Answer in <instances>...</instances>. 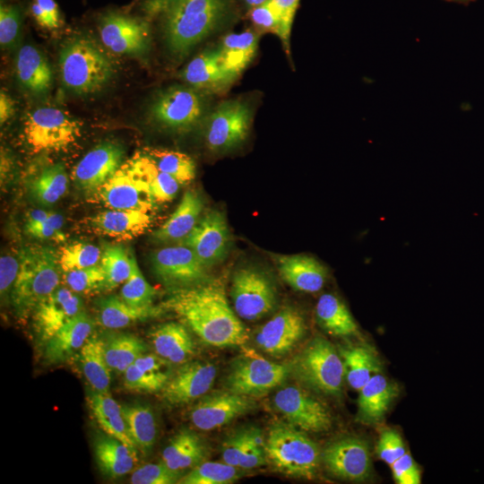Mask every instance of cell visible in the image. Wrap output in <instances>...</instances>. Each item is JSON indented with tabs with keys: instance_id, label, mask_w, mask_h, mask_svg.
Returning <instances> with one entry per match:
<instances>
[{
	"instance_id": "obj_1",
	"label": "cell",
	"mask_w": 484,
	"mask_h": 484,
	"mask_svg": "<svg viewBox=\"0 0 484 484\" xmlns=\"http://www.w3.org/2000/svg\"><path fill=\"white\" fill-rule=\"evenodd\" d=\"M160 306L175 313L208 345L237 347L247 340L246 327L230 307L220 280L171 290Z\"/></svg>"
},
{
	"instance_id": "obj_2",
	"label": "cell",
	"mask_w": 484,
	"mask_h": 484,
	"mask_svg": "<svg viewBox=\"0 0 484 484\" xmlns=\"http://www.w3.org/2000/svg\"><path fill=\"white\" fill-rule=\"evenodd\" d=\"M144 9L160 17L167 47L184 57L229 20L233 0H147Z\"/></svg>"
},
{
	"instance_id": "obj_3",
	"label": "cell",
	"mask_w": 484,
	"mask_h": 484,
	"mask_svg": "<svg viewBox=\"0 0 484 484\" xmlns=\"http://www.w3.org/2000/svg\"><path fill=\"white\" fill-rule=\"evenodd\" d=\"M19 261L11 299L16 313L24 316L60 286L61 269L58 252L49 246L24 247Z\"/></svg>"
},
{
	"instance_id": "obj_4",
	"label": "cell",
	"mask_w": 484,
	"mask_h": 484,
	"mask_svg": "<svg viewBox=\"0 0 484 484\" xmlns=\"http://www.w3.org/2000/svg\"><path fill=\"white\" fill-rule=\"evenodd\" d=\"M58 65L63 84L76 94L99 91L115 73L109 56L95 42L83 37L74 38L63 46Z\"/></svg>"
},
{
	"instance_id": "obj_5",
	"label": "cell",
	"mask_w": 484,
	"mask_h": 484,
	"mask_svg": "<svg viewBox=\"0 0 484 484\" xmlns=\"http://www.w3.org/2000/svg\"><path fill=\"white\" fill-rule=\"evenodd\" d=\"M265 452L276 471L296 479H314L322 459L317 445L288 422L279 421L270 427Z\"/></svg>"
},
{
	"instance_id": "obj_6",
	"label": "cell",
	"mask_w": 484,
	"mask_h": 484,
	"mask_svg": "<svg viewBox=\"0 0 484 484\" xmlns=\"http://www.w3.org/2000/svg\"><path fill=\"white\" fill-rule=\"evenodd\" d=\"M290 374L303 385L325 395L337 396L342 390L345 369L333 344L315 336L290 364Z\"/></svg>"
},
{
	"instance_id": "obj_7",
	"label": "cell",
	"mask_w": 484,
	"mask_h": 484,
	"mask_svg": "<svg viewBox=\"0 0 484 484\" xmlns=\"http://www.w3.org/2000/svg\"><path fill=\"white\" fill-rule=\"evenodd\" d=\"M23 134L34 151H56L75 143L81 124L59 108H38L26 117Z\"/></svg>"
},
{
	"instance_id": "obj_8",
	"label": "cell",
	"mask_w": 484,
	"mask_h": 484,
	"mask_svg": "<svg viewBox=\"0 0 484 484\" xmlns=\"http://www.w3.org/2000/svg\"><path fill=\"white\" fill-rule=\"evenodd\" d=\"M290 374V365L246 352L233 360L225 384L228 390L252 398L262 396L279 386Z\"/></svg>"
},
{
	"instance_id": "obj_9",
	"label": "cell",
	"mask_w": 484,
	"mask_h": 484,
	"mask_svg": "<svg viewBox=\"0 0 484 484\" xmlns=\"http://www.w3.org/2000/svg\"><path fill=\"white\" fill-rule=\"evenodd\" d=\"M230 297L236 314L247 321L262 318L277 304V291L272 279L254 266L241 267L234 272Z\"/></svg>"
},
{
	"instance_id": "obj_10",
	"label": "cell",
	"mask_w": 484,
	"mask_h": 484,
	"mask_svg": "<svg viewBox=\"0 0 484 484\" xmlns=\"http://www.w3.org/2000/svg\"><path fill=\"white\" fill-rule=\"evenodd\" d=\"M149 113L151 120L160 127L177 133L186 132L202 119L204 101L194 89L174 85L156 96Z\"/></svg>"
},
{
	"instance_id": "obj_11",
	"label": "cell",
	"mask_w": 484,
	"mask_h": 484,
	"mask_svg": "<svg viewBox=\"0 0 484 484\" xmlns=\"http://www.w3.org/2000/svg\"><path fill=\"white\" fill-rule=\"evenodd\" d=\"M252 109L247 102L231 99L221 102L207 117L204 139L214 153H225L238 147L248 136Z\"/></svg>"
},
{
	"instance_id": "obj_12",
	"label": "cell",
	"mask_w": 484,
	"mask_h": 484,
	"mask_svg": "<svg viewBox=\"0 0 484 484\" xmlns=\"http://www.w3.org/2000/svg\"><path fill=\"white\" fill-rule=\"evenodd\" d=\"M157 279L170 290L199 285L211 280L208 269L194 252L185 245L154 251L150 257Z\"/></svg>"
},
{
	"instance_id": "obj_13",
	"label": "cell",
	"mask_w": 484,
	"mask_h": 484,
	"mask_svg": "<svg viewBox=\"0 0 484 484\" xmlns=\"http://www.w3.org/2000/svg\"><path fill=\"white\" fill-rule=\"evenodd\" d=\"M99 37L110 51L143 57L151 48V28L143 19L117 12L105 13L99 21Z\"/></svg>"
},
{
	"instance_id": "obj_14",
	"label": "cell",
	"mask_w": 484,
	"mask_h": 484,
	"mask_svg": "<svg viewBox=\"0 0 484 484\" xmlns=\"http://www.w3.org/2000/svg\"><path fill=\"white\" fill-rule=\"evenodd\" d=\"M273 404L286 422L304 432H325L332 427L327 406L298 386L288 385L278 390Z\"/></svg>"
},
{
	"instance_id": "obj_15",
	"label": "cell",
	"mask_w": 484,
	"mask_h": 484,
	"mask_svg": "<svg viewBox=\"0 0 484 484\" xmlns=\"http://www.w3.org/2000/svg\"><path fill=\"white\" fill-rule=\"evenodd\" d=\"M91 202L110 210L152 212L158 203L149 187L136 178L125 163L116 173L89 195Z\"/></svg>"
},
{
	"instance_id": "obj_16",
	"label": "cell",
	"mask_w": 484,
	"mask_h": 484,
	"mask_svg": "<svg viewBox=\"0 0 484 484\" xmlns=\"http://www.w3.org/2000/svg\"><path fill=\"white\" fill-rule=\"evenodd\" d=\"M322 461L332 475L345 480L364 481L372 471L368 444L358 436L330 442L322 452Z\"/></svg>"
},
{
	"instance_id": "obj_17",
	"label": "cell",
	"mask_w": 484,
	"mask_h": 484,
	"mask_svg": "<svg viewBox=\"0 0 484 484\" xmlns=\"http://www.w3.org/2000/svg\"><path fill=\"white\" fill-rule=\"evenodd\" d=\"M181 244L191 248L207 268L222 263L231 245L224 214L218 210L209 211Z\"/></svg>"
},
{
	"instance_id": "obj_18",
	"label": "cell",
	"mask_w": 484,
	"mask_h": 484,
	"mask_svg": "<svg viewBox=\"0 0 484 484\" xmlns=\"http://www.w3.org/2000/svg\"><path fill=\"white\" fill-rule=\"evenodd\" d=\"M255 407L251 397L227 389L202 396L193 406L189 416L196 428L210 431L230 423L250 412Z\"/></svg>"
},
{
	"instance_id": "obj_19",
	"label": "cell",
	"mask_w": 484,
	"mask_h": 484,
	"mask_svg": "<svg viewBox=\"0 0 484 484\" xmlns=\"http://www.w3.org/2000/svg\"><path fill=\"white\" fill-rule=\"evenodd\" d=\"M124 148L115 142H104L89 151L73 167L74 185L91 195L122 166Z\"/></svg>"
},
{
	"instance_id": "obj_20",
	"label": "cell",
	"mask_w": 484,
	"mask_h": 484,
	"mask_svg": "<svg viewBox=\"0 0 484 484\" xmlns=\"http://www.w3.org/2000/svg\"><path fill=\"white\" fill-rule=\"evenodd\" d=\"M306 329L302 315L287 306L258 329L255 341L264 352L280 357L289 353L300 341Z\"/></svg>"
},
{
	"instance_id": "obj_21",
	"label": "cell",
	"mask_w": 484,
	"mask_h": 484,
	"mask_svg": "<svg viewBox=\"0 0 484 484\" xmlns=\"http://www.w3.org/2000/svg\"><path fill=\"white\" fill-rule=\"evenodd\" d=\"M217 368L208 361H186L169 376L160 392L169 405H182L194 401L209 392L214 384Z\"/></svg>"
},
{
	"instance_id": "obj_22",
	"label": "cell",
	"mask_w": 484,
	"mask_h": 484,
	"mask_svg": "<svg viewBox=\"0 0 484 484\" xmlns=\"http://www.w3.org/2000/svg\"><path fill=\"white\" fill-rule=\"evenodd\" d=\"M82 311L83 303L77 293L59 286L33 310V326L38 338L46 343Z\"/></svg>"
},
{
	"instance_id": "obj_23",
	"label": "cell",
	"mask_w": 484,
	"mask_h": 484,
	"mask_svg": "<svg viewBox=\"0 0 484 484\" xmlns=\"http://www.w3.org/2000/svg\"><path fill=\"white\" fill-rule=\"evenodd\" d=\"M271 257L281 279L295 290L315 293L323 289L328 270L315 257L305 254H271Z\"/></svg>"
},
{
	"instance_id": "obj_24",
	"label": "cell",
	"mask_w": 484,
	"mask_h": 484,
	"mask_svg": "<svg viewBox=\"0 0 484 484\" xmlns=\"http://www.w3.org/2000/svg\"><path fill=\"white\" fill-rule=\"evenodd\" d=\"M181 77L195 89L219 94L226 92L237 78L223 67L218 48L194 56L182 71Z\"/></svg>"
},
{
	"instance_id": "obj_25",
	"label": "cell",
	"mask_w": 484,
	"mask_h": 484,
	"mask_svg": "<svg viewBox=\"0 0 484 484\" xmlns=\"http://www.w3.org/2000/svg\"><path fill=\"white\" fill-rule=\"evenodd\" d=\"M88 222L96 234L126 241L143 234L151 227L152 217L141 211L108 209L91 217Z\"/></svg>"
},
{
	"instance_id": "obj_26",
	"label": "cell",
	"mask_w": 484,
	"mask_h": 484,
	"mask_svg": "<svg viewBox=\"0 0 484 484\" xmlns=\"http://www.w3.org/2000/svg\"><path fill=\"white\" fill-rule=\"evenodd\" d=\"M203 200L194 190H187L169 218L151 237L160 244L183 242L195 227L203 210Z\"/></svg>"
},
{
	"instance_id": "obj_27",
	"label": "cell",
	"mask_w": 484,
	"mask_h": 484,
	"mask_svg": "<svg viewBox=\"0 0 484 484\" xmlns=\"http://www.w3.org/2000/svg\"><path fill=\"white\" fill-rule=\"evenodd\" d=\"M359 393L357 419L364 424L375 425L383 419L399 389L395 383L378 373Z\"/></svg>"
},
{
	"instance_id": "obj_28",
	"label": "cell",
	"mask_w": 484,
	"mask_h": 484,
	"mask_svg": "<svg viewBox=\"0 0 484 484\" xmlns=\"http://www.w3.org/2000/svg\"><path fill=\"white\" fill-rule=\"evenodd\" d=\"M94 324L83 310L65 324L45 344V359L57 364L70 359L92 334Z\"/></svg>"
},
{
	"instance_id": "obj_29",
	"label": "cell",
	"mask_w": 484,
	"mask_h": 484,
	"mask_svg": "<svg viewBox=\"0 0 484 484\" xmlns=\"http://www.w3.org/2000/svg\"><path fill=\"white\" fill-rule=\"evenodd\" d=\"M93 452L99 470L109 479L128 474L137 462L136 451L106 433L95 437Z\"/></svg>"
},
{
	"instance_id": "obj_30",
	"label": "cell",
	"mask_w": 484,
	"mask_h": 484,
	"mask_svg": "<svg viewBox=\"0 0 484 484\" xmlns=\"http://www.w3.org/2000/svg\"><path fill=\"white\" fill-rule=\"evenodd\" d=\"M156 355L172 364H183L194 352V341L186 327L169 322L158 325L149 334Z\"/></svg>"
},
{
	"instance_id": "obj_31",
	"label": "cell",
	"mask_w": 484,
	"mask_h": 484,
	"mask_svg": "<svg viewBox=\"0 0 484 484\" xmlns=\"http://www.w3.org/2000/svg\"><path fill=\"white\" fill-rule=\"evenodd\" d=\"M208 449L195 432L184 428L176 433L162 451L161 462L169 469L183 471L205 461Z\"/></svg>"
},
{
	"instance_id": "obj_32",
	"label": "cell",
	"mask_w": 484,
	"mask_h": 484,
	"mask_svg": "<svg viewBox=\"0 0 484 484\" xmlns=\"http://www.w3.org/2000/svg\"><path fill=\"white\" fill-rule=\"evenodd\" d=\"M15 72L19 83L33 94H44L51 88V66L45 56L32 45H24L19 50Z\"/></svg>"
},
{
	"instance_id": "obj_33",
	"label": "cell",
	"mask_w": 484,
	"mask_h": 484,
	"mask_svg": "<svg viewBox=\"0 0 484 484\" xmlns=\"http://www.w3.org/2000/svg\"><path fill=\"white\" fill-rule=\"evenodd\" d=\"M166 362L158 355L143 354L123 373L124 387L131 392L160 393L169 378Z\"/></svg>"
},
{
	"instance_id": "obj_34",
	"label": "cell",
	"mask_w": 484,
	"mask_h": 484,
	"mask_svg": "<svg viewBox=\"0 0 484 484\" xmlns=\"http://www.w3.org/2000/svg\"><path fill=\"white\" fill-rule=\"evenodd\" d=\"M99 321L108 329H120L134 323L160 315L161 306L136 307L127 304L120 296L111 295L97 302Z\"/></svg>"
},
{
	"instance_id": "obj_35",
	"label": "cell",
	"mask_w": 484,
	"mask_h": 484,
	"mask_svg": "<svg viewBox=\"0 0 484 484\" xmlns=\"http://www.w3.org/2000/svg\"><path fill=\"white\" fill-rule=\"evenodd\" d=\"M125 164L136 178L149 187L158 203L170 202L177 194L180 184L161 171L144 151L136 152Z\"/></svg>"
},
{
	"instance_id": "obj_36",
	"label": "cell",
	"mask_w": 484,
	"mask_h": 484,
	"mask_svg": "<svg viewBox=\"0 0 484 484\" xmlns=\"http://www.w3.org/2000/svg\"><path fill=\"white\" fill-rule=\"evenodd\" d=\"M87 402L94 419L104 433L119 439L138 452L129 435L122 407L109 393H99L90 388L87 392Z\"/></svg>"
},
{
	"instance_id": "obj_37",
	"label": "cell",
	"mask_w": 484,
	"mask_h": 484,
	"mask_svg": "<svg viewBox=\"0 0 484 484\" xmlns=\"http://www.w3.org/2000/svg\"><path fill=\"white\" fill-rule=\"evenodd\" d=\"M79 367L91 388L102 393H109L110 367L108 365L103 338L91 334L78 350Z\"/></svg>"
},
{
	"instance_id": "obj_38",
	"label": "cell",
	"mask_w": 484,
	"mask_h": 484,
	"mask_svg": "<svg viewBox=\"0 0 484 484\" xmlns=\"http://www.w3.org/2000/svg\"><path fill=\"white\" fill-rule=\"evenodd\" d=\"M259 37L251 30L226 35L217 47L223 67L238 77L254 59Z\"/></svg>"
},
{
	"instance_id": "obj_39",
	"label": "cell",
	"mask_w": 484,
	"mask_h": 484,
	"mask_svg": "<svg viewBox=\"0 0 484 484\" xmlns=\"http://www.w3.org/2000/svg\"><path fill=\"white\" fill-rule=\"evenodd\" d=\"M319 325L328 333L348 337L359 333L358 325L347 306L335 295L325 293L315 305Z\"/></svg>"
},
{
	"instance_id": "obj_40",
	"label": "cell",
	"mask_w": 484,
	"mask_h": 484,
	"mask_svg": "<svg viewBox=\"0 0 484 484\" xmlns=\"http://www.w3.org/2000/svg\"><path fill=\"white\" fill-rule=\"evenodd\" d=\"M348 384L356 391L376 374L381 373L382 364L376 351L366 344L349 346L340 350Z\"/></svg>"
},
{
	"instance_id": "obj_41",
	"label": "cell",
	"mask_w": 484,
	"mask_h": 484,
	"mask_svg": "<svg viewBox=\"0 0 484 484\" xmlns=\"http://www.w3.org/2000/svg\"><path fill=\"white\" fill-rule=\"evenodd\" d=\"M126 427L138 451L149 454L157 437V423L150 405L133 402L121 405Z\"/></svg>"
},
{
	"instance_id": "obj_42",
	"label": "cell",
	"mask_w": 484,
	"mask_h": 484,
	"mask_svg": "<svg viewBox=\"0 0 484 484\" xmlns=\"http://www.w3.org/2000/svg\"><path fill=\"white\" fill-rule=\"evenodd\" d=\"M68 176L64 163L44 168L28 184L31 198L41 205H52L67 192Z\"/></svg>"
},
{
	"instance_id": "obj_43",
	"label": "cell",
	"mask_w": 484,
	"mask_h": 484,
	"mask_svg": "<svg viewBox=\"0 0 484 484\" xmlns=\"http://www.w3.org/2000/svg\"><path fill=\"white\" fill-rule=\"evenodd\" d=\"M103 341L108 365L117 373H124L148 350L143 340L131 333L111 334Z\"/></svg>"
},
{
	"instance_id": "obj_44",
	"label": "cell",
	"mask_w": 484,
	"mask_h": 484,
	"mask_svg": "<svg viewBox=\"0 0 484 484\" xmlns=\"http://www.w3.org/2000/svg\"><path fill=\"white\" fill-rule=\"evenodd\" d=\"M144 152L161 171L174 177L180 185L194 179L195 163L186 153L159 148H147Z\"/></svg>"
},
{
	"instance_id": "obj_45",
	"label": "cell",
	"mask_w": 484,
	"mask_h": 484,
	"mask_svg": "<svg viewBox=\"0 0 484 484\" xmlns=\"http://www.w3.org/2000/svg\"><path fill=\"white\" fill-rule=\"evenodd\" d=\"M134 257L122 245L103 247L99 264L106 276L105 290H113L126 281L133 270Z\"/></svg>"
},
{
	"instance_id": "obj_46",
	"label": "cell",
	"mask_w": 484,
	"mask_h": 484,
	"mask_svg": "<svg viewBox=\"0 0 484 484\" xmlns=\"http://www.w3.org/2000/svg\"><path fill=\"white\" fill-rule=\"evenodd\" d=\"M238 467L218 462H203L183 475L181 484H229L239 478Z\"/></svg>"
},
{
	"instance_id": "obj_47",
	"label": "cell",
	"mask_w": 484,
	"mask_h": 484,
	"mask_svg": "<svg viewBox=\"0 0 484 484\" xmlns=\"http://www.w3.org/2000/svg\"><path fill=\"white\" fill-rule=\"evenodd\" d=\"M101 249L84 242H72L62 246L58 252V262L63 272L85 269L100 262Z\"/></svg>"
},
{
	"instance_id": "obj_48",
	"label": "cell",
	"mask_w": 484,
	"mask_h": 484,
	"mask_svg": "<svg viewBox=\"0 0 484 484\" xmlns=\"http://www.w3.org/2000/svg\"><path fill=\"white\" fill-rule=\"evenodd\" d=\"M156 294V290L145 280L134 257L132 272L123 283L119 296L133 307H143L153 305Z\"/></svg>"
},
{
	"instance_id": "obj_49",
	"label": "cell",
	"mask_w": 484,
	"mask_h": 484,
	"mask_svg": "<svg viewBox=\"0 0 484 484\" xmlns=\"http://www.w3.org/2000/svg\"><path fill=\"white\" fill-rule=\"evenodd\" d=\"M62 277L66 287L77 294L105 290L106 276L99 264L85 269L63 272Z\"/></svg>"
},
{
	"instance_id": "obj_50",
	"label": "cell",
	"mask_w": 484,
	"mask_h": 484,
	"mask_svg": "<svg viewBox=\"0 0 484 484\" xmlns=\"http://www.w3.org/2000/svg\"><path fill=\"white\" fill-rule=\"evenodd\" d=\"M183 471H173L164 462L147 463L133 471L130 482L133 484H173L178 483Z\"/></svg>"
},
{
	"instance_id": "obj_51",
	"label": "cell",
	"mask_w": 484,
	"mask_h": 484,
	"mask_svg": "<svg viewBox=\"0 0 484 484\" xmlns=\"http://www.w3.org/2000/svg\"><path fill=\"white\" fill-rule=\"evenodd\" d=\"M22 13L17 5L1 4L0 44L3 48L12 47L20 33Z\"/></svg>"
},
{
	"instance_id": "obj_52",
	"label": "cell",
	"mask_w": 484,
	"mask_h": 484,
	"mask_svg": "<svg viewBox=\"0 0 484 484\" xmlns=\"http://www.w3.org/2000/svg\"><path fill=\"white\" fill-rule=\"evenodd\" d=\"M249 18L258 28L272 32L281 39V18L276 7L270 0L253 7L249 13Z\"/></svg>"
},
{
	"instance_id": "obj_53",
	"label": "cell",
	"mask_w": 484,
	"mask_h": 484,
	"mask_svg": "<svg viewBox=\"0 0 484 484\" xmlns=\"http://www.w3.org/2000/svg\"><path fill=\"white\" fill-rule=\"evenodd\" d=\"M376 452L390 466L407 451L400 434L394 429H385L379 437Z\"/></svg>"
},
{
	"instance_id": "obj_54",
	"label": "cell",
	"mask_w": 484,
	"mask_h": 484,
	"mask_svg": "<svg viewBox=\"0 0 484 484\" xmlns=\"http://www.w3.org/2000/svg\"><path fill=\"white\" fill-rule=\"evenodd\" d=\"M276 7L281 22V41L286 55L290 58V32L299 0H270Z\"/></svg>"
},
{
	"instance_id": "obj_55",
	"label": "cell",
	"mask_w": 484,
	"mask_h": 484,
	"mask_svg": "<svg viewBox=\"0 0 484 484\" xmlns=\"http://www.w3.org/2000/svg\"><path fill=\"white\" fill-rule=\"evenodd\" d=\"M393 477L398 484H419L421 481L420 470L409 452H406L392 465Z\"/></svg>"
},
{
	"instance_id": "obj_56",
	"label": "cell",
	"mask_w": 484,
	"mask_h": 484,
	"mask_svg": "<svg viewBox=\"0 0 484 484\" xmlns=\"http://www.w3.org/2000/svg\"><path fill=\"white\" fill-rule=\"evenodd\" d=\"M247 441V428L231 433L222 443V462L238 468L241 454Z\"/></svg>"
},
{
	"instance_id": "obj_57",
	"label": "cell",
	"mask_w": 484,
	"mask_h": 484,
	"mask_svg": "<svg viewBox=\"0 0 484 484\" xmlns=\"http://www.w3.org/2000/svg\"><path fill=\"white\" fill-rule=\"evenodd\" d=\"M20 267L19 257L11 255H2L0 258V292L1 298H5L12 292L17 279Z\"/></svg>"
},
{
	"instance_id": "obj_58",
	"label": "cell",
	"mask_w": 484,
	"mask_h": 484,
	"mask_svg": "<svg viewBox=\"0 0 484 484\" xmlns=\"http://www.w3.org/2000/svg\"><path fill=\"white\" fill-rule=\"evenodd\" d=\"M25 231L30 236L39 239H51L58 242L65 240V233L55 229L46 220L42 221H26Z\"/></svg>"
},
{
	"instance_id": "obj_59",
	"label": "cell",
	"mask_w": 484,
	"mask_h": 484,
	"mask_svg": "<svg viewBox=\"0 0 484 484\" xmlns=\"http://www.w3.org/2000/svg\"><path fill=\"white\" fill-rule=\"evenodd\" d=\"M268 461L265 449L261 448L251 441H247L241 454L238 468L251 470L262 466Z\"/></svg>"
},
{
	"instance_id": "obj_60",
	"label": "cell",
	"mask_w": 484,
	"mask_h": 484,
	"mask_svg": "<svg viewBox=\"0 0 484 484\" xmlns=\"http://www.w3.org/2000/svg\"><path fill=\"white\" fill-rule=\"evenodd\" d=\"M14 113V102L4 91L0 93V122L4 124Z\"/></svg>"
},
{
	"instance_id": "obj_61",
	"label": "cell",
	"mask_w": 484,
	"mask_h": 484,
	"mask_svg": "<svg viewBox=\"0 0 484 484\" xmlns=\"http://www.w3.org/2000/svg\"><path fill=\"white\" fill-rule=\"evenodd\" d=\"M35 2L39 4L42 9L47 13L53 24L54 29L59 27V10L55 0H36Z\"/></svg>"
},
{
	"instance_id": "obj_62",
	"label": "cell",
	"mask_w": 484,
	"mask_h": 484,
	"mask_svg": "<svg viewBox=\"0 0 484 484\" xmlns=\"http://www.w3.org/2000/svg\"><path fill=\"white\" fill-rule=\"evenodd\" d=\"M31 13L36 20V22L41 26L48 30H53V24L48 16L47 13L42 9V7L38 4L36 2L31 5Z\"/></svg>"
},
{
	"instance_id": "obj_63",
	"label": "cell",
	"mask_w": 484,
	"mask_h": 484,
	"mask_svg": "<svg viewBox=\"0 0 484 484\" xmlns=\"http://www.w3.org/2000/svg\"><path fill=\"white\" fill-rule=\"evenodd\" d=\"M244 1L248 6L253 8L255 6L264 4L267 0H244Z\"/></svg>"
}]
</instances>
